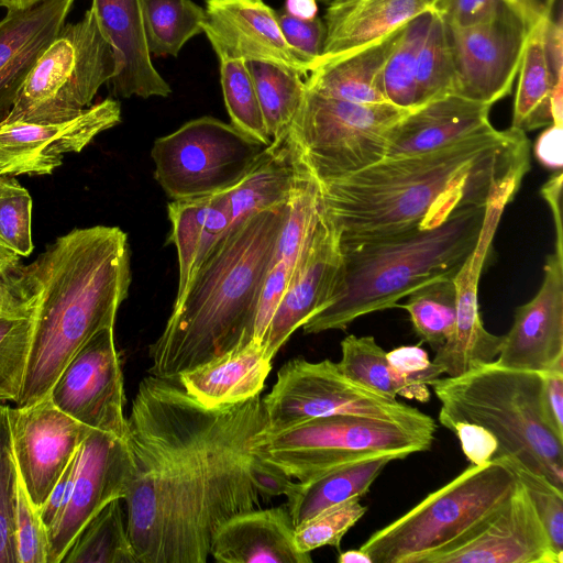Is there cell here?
<instances>
[{
  "mask_svg": "<svg viewBox=\"0 0 563 563\" xmlns=\"http://www.w3.org/2000/svg\"><path fill=\"white\" fill-rule=\"evenodd\" d=\"M266 433L260 394L206 408L176 382L141 380L126 418L134 475L123 499L139 563H205L221 525L261 508L253 467Z\"/></svg>",
  "mask_w": 563,
  "mask_h": 563,
  "instance_id": "1",
  "label": "cell"
},
{
  "mask_svg": "<svg viewBox=\"0 0 563 563\" xmlns=\"http://www.w3.org/2000/svg\"><path fill=\"white\" fill-rule=\"evenodd\" d=\"M529 167L526 132L510 126L314 180L324 216L345 245L435 225L462 207L517 194Z\"/></svg>",
  "mask_w": 563,
  "mask_h": 563,
  "instance_id": "2",
  "label": "cell"
},
{
  "mask_svg": "<svg viewBox=\"0 0 563 563\" xmlns=\"http://www.w3.org/2000/svg\"><path fill=\"white\" fill-rule=\"evenodd\" d=\"M23 279L35 306L15 407L46 398L78 350L97 332L114 327L131 284L128 235L118 227L74 229L24 266Z\"/></svg>",
  "mask_w": 563,
  "mask_h": 563,
  "instance_id": "3",
  "label": "cell"
},
{
  "mask_svg": "<svg viewBox=\"0 0 563 563\" xmlns=\"http://www.w3.org/2000/svg\"><path fill=\"white\" fill-rule=\"evenodd\" d=\"M288 209L289 200L258 211L218 242L150 345V375L177 383L183 372L253 340L258 299Z\"/></svg>",
  "mask_w": 563,
  "mask_h": 563,
  "instance_id": "4",
  "label": "cell"
},
{
  "mask_svg": "<svg viewBox=\"0 0 563 563\" xmlns=\"http://www.w3.org/2000/svg\"><path fill=\"white\" fill-rule=\"evenodd\" d=\"M487 206L462 207L435 225L340 244L329 297L302 324L303 332L344 330L362 316L396 307L430 282L454 278L478 242Z\"/></svg>",
  "mask_w": 563,
  "mask_h": 563,
  "instance_id": "5",
  "label": "cell"
},
{
  "mask_svg": "<svg viewBox=\"0 0 563 563\" xmlns=\"http://www.w3.org/2000/svg\"><path fill=\"white\" fill-rule=\"evenodd\" d=\"M430 386L441 402L444 428L459 421L484 427L498 443L493 460L506 456L563 490V439L543 409V373L490 362Z\"/></svg>",
  "mask_w": 563,
  "mask_h": 563,
  "instance_id": "6",
  "label": "cell"
},
{
  "mask_svg": "<svg viewBox=\"0 0 563 563\" xmlns=\"http://www.w3.org/2000/svg\"><path fill=\"white\" fill-rule=\"evenodd\" d=\"M518 478L501 460L471 464L360 547L373 563H429L462 542L509 499Z\"/></svg>",
  "mask_w": 563,
  "mask_h": 563,
  "instance_id": "7",
  "label": "cell"
},
{
  "mask_svg": "<svg viewBox=\"0 0 563 563\" xmlns=\"http://www.w3.org/2000/svg\"><path fill=\"white\" fill-rule=\"evenodd\" d=\"M120 70L119 56L90 7L64 24L26 78L5 122L68 121L91 106Z\"/></svg>",
  "mask_w": 563,
  "mask_h": 563,
  "instance_id": "8",
  "label": "cell"
},
{
  "mask_svg": "<svg viewBox=\"0 0 563 563\" xmlns=\"http://www.w3.org/2000/svg\"><path fill=\"white\" fill-rule=\"evenodd\" d=\"M410 111L391 103L345 101L306 88L287 139L317 181L336 179L382 161L388 131Z\"/></svg>",
  "mask_w": 563,
  "mask_h": 563,
  "instance_id": "9",
  "label": "cell"
},
{
  "mask_svg": "<svg viewBox=\"0 0 563 563\" xmlns=\"http://www.w3.org/2000/svg\"><path fill=\"white\" fill-rule=\"evenodd\" d=\"M433 439L388 421L335 415L266 433L257 454L287 476L305 483L376 455L396 454L406 459L429 450Z\"/></svg>",
  "mask_w": 563,
  "mask_h": 563,
  "instance_id": "10",
  "label": "cell"
},
{
  "mask_svg": "<svg viewBox=\"0 0 563 563\" xmlns=\"http://www.w3.org/2000/svg\"><path fill=\"white\" fill-rule=\"evenodd\" d=\"M263 399L267 433L311 419L335 415L358 416L401 426L434 438V420L418 408L386 398L350 380L330 360L295 357L285 363Z\"/></svg>",
  "mask_w": 563,
  "mask_h": 563,
  "instance_id": "11",
  "label": "cell"
},
{
  "mask_svg": "<svg viewBox=\"0 0 563 563\" xmlns=\"http://www.w3.org/2000/svg\"><path fill=\"white\" fill-rule=\"evenodd\" d=\"M266 145L213 117L190 120L154 141V176L170 200L195 199L234 187Z\"/></svg>",
  "mask_w": 563,
  "mask_h": 563,
  "instance_id": "12",
  "label": "cell"
},
{
  "mask_svg": "<svg viewBox=\"0 0 563 563\" xmlns=\"http://www.w3.org/2000/svg\"><path fill=\"white\" fill-rule=\"evenodd\" d=\"M52 402L92 430L125 438L124 387L113 328L90 338L53 384Z\"/></svg>",
  "mask_w": 563,
  "mask_h": 563,
  "instance_id": "13",
  "label": "cell"
},
{
  "mask_svg": "<svg viewBox=\"0 0 563 563\" xmlns=\"http://www.w3.org/2000/svg\"><path fill=\"white\" fill-rule=\"evenodd\" d=\"M448 29L455 67L454 95L488 106L507 97L530 32L522 21L506 8L487 22Z\"/></svg>",
  "mask_w": 563,
  "mask_h": 563,
  "instance_id": "14",
  "label": "cell"
},
{
  "mask_svg": "<svg viewBox=\"0 0 563 563\" xmlns=\"http://www.w3.org/2000/svg\"><path fill=\"white\" fill-rule=\"evenodd\" d=\"M133 475L126 439L91 430L76 454L68 504L48 530L47 563H59L79 530L107 504L124 499Z\"/></svg>",
  "mask_w": 563,
  "mask_h": 563,
  "instance_id": "15",
  "label": "cell"
},
{
  "mask_svg": "<svg viewBox=\"0 0 563 563\" xmlns=\"http://www.w3.org/2000/svg\"><path fill=\"white\" fill-rule=\"evenodd\" d=\"M8 419L19 476L40 511L92 429L58 409L48 396L25 407L8 406Z\"/></svg>",
  "mask_w": 563,
  "mask_h": 563,
  "instance_id": "16",
  "label": "cell"
},
{
  "mask_svg": "<svg viewBox=\"0 0 563 563\" xmlns=\"http://www.w3.org/2000/svg\"><path fill=\"white\" fill-rule=\"evenodd\" d=\"M121 121L120 103L107 98L76 118L52 123L0 121V175H49L67 153L81 152Z\"/></svg>",
  "mask_w": 563,
  "mask_h": 563,
  "instance_id": "17",
  "label": "cell"
},
{
  "mask_svg": "<svg viewBox=\"0 0 563 563\" xmlns=\"http://www.w3.org/2000/svg\"><path fill=\"white\" fill-rule=\"evenodd\" d=\"M429 563H563L518 479L509 499L462 542Z\"/></svg>",
  "mask_w": 563,
  "mask_h": 563,
  "instance_id": "18",
  "label": "cell"
},
{
  "mask_svg": "<svg viewBox=\"0 0 563 563\" xmlns=\"http://www.w3.org/2000/svg\"><path fill=\"white\" fill-rule=\"evenodd\" d=\"M515 196L508 192L488 203L478 242L453 278L456 288L455 327L433 358L449 376H457L479 364L494 362L499 354L504 335L488 332L482 322L478 283L501 214Z\"/></svg>",
  "mask_w": 563,
  "mask_h": 563,
  "instance_id": "19",
  "label": "cell"
},
{
  "mask_svg": "<svg viewBox=\"0 0 563 563\" xmlns=\"http://www.w3.org/2000/svg\"><path fill=\"white\" fill-rule=\"evenodd\" d=\"M534 297L519 306L504 334L497 365L545 373L563 365V244L548 255Z\"/></svg>",
  "mask_w": 563,
  "mask_h": 563,
  "instance_id": "20",
  "label": "cell"
},
{
  "mask_svg": "<svg viewBox=\"0 0 563 563\" xmlns=\"http://www.w3.org/2000/svg\"><path fill=\"white\" fill-rule=\"evenodd\" d=\"M203 33L218 58L261 62L307 75L309 65L284 38L263 0H206Z\"/></svg>",
  "mask_w": 563,
  "mask_h": 563,
  "instance_id": "21",
  "label": "cell"
},
{
  "mask_svg": "<svg viewBox=\"0 0 563 563\" xmlns=\"http://www.w3.org/2000/svg\"><path fill=\"white\" fill-rule=\"evenodd\" d=\"M340 262L339 239L322 209L311 243L292 274L263 338L262 344L269 357L273 358L289 336L324 306Z\"/></svg>",
  "mask_w": 563,
  "mask_h": 563,
  "instance_id": "22",
  "label": "cell"
},
{
  "mask_svg": "<svg viewBox=\"0 0 563 563\" xmlns=\"http://www.w3.org/2000/svg\"><path fill=\"white\" fill-rule=\"evenodd\" d=\"M428 12H433L430 0H331L322 19L323 48L312 70L380 42Z\"/></svg>",
  "mask_w": 563,
  "mask_h": 563,
  "instance_id": "23",
  "label": "cell"
},
{
  "mask_svg": "<svg viewBox=\"0 0 563 563\" xmlns=\"http://www.w3.org/2000/svg\"><path fill=\"white\" fill-rule=\"evenodd\" d=\"M74 0L9 9L0 20V121L10 113L38 58L54 41Z\"/></svg>",
  "mask_w": 563,
  "mask_h": 563,
  "instance_id": "24",
  "label": "cell"
},
{
  "mask_svg": "<svg viewBox=\"0 0 563 563\" xmlns=\"http://www.w3.org/2000/svg\"><path fill=\"white\" fill-rule=\"evenodd\" d=\"M490 108L457 95L429 101L390 128L384 158L437 151L489 131Z\"/></svg>",
  "mask_w": 563,
  "mask_h": 563,
  "instance_id": "25",
  "label": "cell"
},
{
  "mask_svg": "<svg viewBox=\"0 0 563 563\" xmlns=\"http://www.w3.org/2000/svg\"><path fill=\"white\" fill-rule=\"evenodd\" d=\"M91 8L120 59V70L110 81L112 95L168 97L170 86L156 70L147 47L143 0H92Z\"/></svg>",
  "mask_w": 563,
  "mask_h": 563,
  "instance_id": "26",
  "label": "cell"
},
{
  "mask_svg": "<svg viewBox=\"0 0 563 563\" xmlns=\"http://www.w3.org/2000/svg\"><path fill=\"white\" fill-rule=\"evenodd\" d=\"M295 526L286 504L256 508L227 520L214 533L210 556L222 563H311L295 544Z\"/></svg>",
  "mask_w": 563,
  "mask_h": 563,
  "instance_id": "27",
  "label": "cell"
},
{
  "mask_svg": "<svg viewBox=\"0 0 563 563\" xmlns=\"http://www.w3.org/2000/svg\"><path fill=\"white\" fill-rule=\"evenodd\" d=\"M272 360L262 343L251 341L183 372L177 383L206 408L230 406L262 391Z\"/></svg>",
  "mask_w": 563,
  "mask_h": 563,
  "instance_id": "28",
  "label": "cell"
},
{
  "mask_svg": "<svg viewBox=\"0 0 563 563\" xmlns=\"http://www.w3.org/2000/svg\"><path fill=\"white\" fill-rule=\"evenodd\" d=\"M169 240L178 258L176 298L186 290L205 258L231 229L233 220L228 191L212 196L172 200L167 205Z\"/></svg>",
  "mask_w": 563,
  "mask_h": 563,
  "instance_id": "29",
  "label": "cell"
},
{
  "mask_svg": "<svg viewBox=\"0 0 563 563\" xmlns=\"http://www.w3.org/2000/svg\"><path fill=\"white\" fill-rule=\"evenodd\" d=\"M551 13L530 30L518 70L511 126L523 132L550 125L553 100L563 97V74L555 71L549 51Z\"/></svg>",
  "mask_w": 563,
  "mask_h": 563,
  "instance_id": "30",
  "label": "cell"
},
{
  "mask_svg": "<svg viewBox=\"0 0 563 563\" xmlns=\"http://www.w3.org/2000/svg\"><path fill=\"white\" fill-rule=\"evenodd\" d=\"M401 29L353 55L309 73L306 88L325 97L356 103H389L383 70Z\"/></svg>",
  "mask_w": 563,
  "mask_h": 563,
  "instance_id": "31",
  "label": "cell"
},
{
  "mask_svg": "<svg viewBox=\"0 0 563 563\" xmlns=\"http://www.w3.org/2000/svg\"><path fill=\"white\" fill-rule=\"evenodd\" d=\"M396 454H382L336 467L311 481L297 482L286 506L295 528L324 509L366 495Z\"/></svg>",
  "mask_w": 563,
  "mask_h": 563,
  "instance_id": "32",
  "label": "cell"
},
{
  "mask_svg": "<svg viewBox=\"0 0 563 563\" xmlns=\"http://www.w3.org/2000/svg\"><path fill=\"white\" fill-rule=\"evenodd\" d=\"M297 177L295 158L287 137L266 147L251 169L228 190L233 223L286 203Z\"/></svg>",
  "mask_w": 563,
  "mask_h": 563,
  "instance_id": "33",
  "label": "cell"
},
{
  "mask_svg": "<svg viewBox=\"0 0 563 563\" xmlns=\"http://www.w3.org/2000/svg\"><path fill=\"white\" fill-rule=\"evenodd\" d=\"M121 500L110 501L87 521L59 563H139Z\"/></svg>",
  "mask_w": 563,
  "mask_h": 563,
  "instance_id": "34",
  "label": "cell"
},
{
  "mask_svg": "<svg viewBox=\"0 0 563 563\" xmlns=\"http://www.w3.org/2000/svg\"><path fill=\"white\" fill-rule=\"evenodd\" d=\"M247 65L272 144L283 142L305 95L303 75L267 63Z\"/></svg>",
  "mask_w": 563,
  "mask_h": 563,
  "instance_id": "35",
  "label": "cell"
},
{
  "mask_svg": "<svg viewBox=\"0 0 563 563\" xmlns=\"http://www.w3.org/2000/svg\"><path fill=\"white\" fill-rule=\"evenodd\" d=\"M143 8L151 55L176 57L190 38L203 33L206 10L192 0H143Z\"/></svg>",
  "mask_w": 563,
  "mask_h": 563,
  "instance_id": "36",
  "label": "cell"
},
{
  "mask_svg": "<svg viewBox=\"0 0 563 563\" xmlns=\"http://www.w3.org/2000/svg\"><path fill=\"white\" fill-rule=\"evenodd\" d=\"M405 305L416 334L433 350L452 335L456 320V288L453 278L430 282L409 294Z\"/></svg>",
  "mask_w": 563,
  "mask_h": 563,
  "instance_id": "37",
  "label": "cell"
},
{
  "mask_svg": "<svg viewBox=\"0 0 563 563\" xmlns=\"http://www.w3.org/2000/svg\"><path fill=\"white\" fill-rule=\"evenodd\" d=\"M455 67L449 29L435 12L421 42L416 71L417 108L435 99L454 95Z\"/></svg>",
  "mask_w": 563,
  "mask_h": 563,
  "instance_id": "38",
  "label": "cell"
},
{
  "mask_svg": "<svg viewBox=\"0 0 563 563\" xmlns=\"http://www.w3.org/2000/svg\"><path fill=\"white\" fill-rule=\"evenodd\" d=\"M431 13L409 21L400 31L383 70V90L389 103L413 110L416 103L417 58Z\"/></svg>",
  "mask_w": 563,
  "mask_h": 563,
  "instance_id": "39",
  "label": "cell"
},
{
  "mask_svg": "<svg viewBox=\"0 0 563 563\" xmlns=\"http://www.w3.org/2000/svg\"><path fill=\"white\" fill-rule=\"evenodd\" d=\"M220 81L231 124L252 139L269 146L262 109L247 62L219 58Z\"/></svg>",
  "mask_w": 563,
  "mask_h": 563,
  "instance_id": "40",
  "label": "cell"
},
{
  "mask_svg": "<svg viewBox=\"0 0 563 563\" xmlns=\"http://www.w3.org/2000/svg\"><path fill=\"white\" fill-rule=\"evenodd\" d=\"M386 353L372 335L350 334L341 341L339 369L353 383L386 398L397 399Z\"/></svg>",
  "mask_w": 563,
  "mask_h": 563,
  "instance_id": "41",
  "label": "cell"
},
{
  "mask_svg": "<svg viewBox=\"0 0 563 563\" xmlns=\"http://www.w3.org/2000/svg\"><path fill=\"white\" fill-rule=\"evenodd\" d=\"M33 311L26 316L0 314V402H15L20 395L31 350Z\"/></svg>",
  "mask_w": 563,
  "mask_h": 563,
  "instance_id": "42",
  "label": "cell"
},
{
  "mask_svg": "<svg viewBox=\"0 0 563 563\" xmlns=\"http://www.w3.org/2000/svg\"><path fill=\"white\" fill-rule=\"evenodd\" d=\"M19 472L8 419V406L0 402V563H18L14 516Z\"/></svg>",
  "mask_w": 563,
  "mask_h": 563,
  "instance_id": "43",
  "label": "cell"
},
{
  "mask_svg": "<svg viewBox=\"0 0 563 563\" xmlns=\"http://www.w3.org/2000/svg\"><path fill=\"white\" fill-rule=\"evenodd\" d=\"M366 511L367 507L361 504V498L322 510L295 528L296 548L306 553L325 545L339 550L345 533Z\"/></svg>",
  "mask_w": 563,
  "mask_h": 563,
  "instance_id": "44",
  "label": "cell"
},
{
  "mask_svg": "<svg viewBox=\"0 0 563 563\" xmlns=\"http://www.w3.org/2000/svg\"><path fill=\"white\" fill-rule=\"evenodd\" d=\"M32 198L14 176L0 175V239L16 254L33 251Z\"/></svg>",
  "mask_w": 563,
  "mask_h": 563,
  "instance_id": "45",
  "label": "cell"
},
{
  "mask_svg": "<svg viewBox=\"0 0 563 563\" xmlns=\"http://www.w3.org/2000/svg\"><path fill=\"white\" fill-rule=\"evenodd\" d=\"M397 396L427 402L430 399L428 386L444 374L441 365L429 360L420 345L398 346L386 353Z\"/></svg>",
  "mask_w": 563,
  "mask_h": 563,
  "instance_id": "46",
  "label": "cell"
},
{
  "mask_svg": "<svg viewBox=\"0 0 563 563\" xmlns=\"http://www.w3.org/2000/svg\"><path fill=\"white\" fill-rule=\"evenodd\" d=\"M496 459L506 463L523 484L552 549L563 556V490L506 456Z\"/></svg>",
  "mask_w": 563,
  "mask_h": 563,
  "instance_id": "47",
  "label": "cell"
},
{
  "mask_svg": "<svg viewBox=\"0 0 563 563\" xmlns=\"http://www.w3.org/2000/svg\"><path fill=\"white\" fill-rule=\"evenodd\" d=\"M18 563H47L48 532L19 476L14 516Z\"/></svg>",
  "mask_w": 563,
  "mask_h": 563,
  "instance_id": "48",
  "label": "cell"
},
{
  "mask_svg": "<svg viewBox=\"0 0 563 563\" xmlns=\"http://www.w3.org/2000/svg\"><path fill=\"white\" fill-rule=\"evenodd\" d=\"M21 256L0 239V314L26 316L35 306L23 279Z\"/></svg>",
  "mask_w": 563,
  "mask_h": 563,
  "instance_id": "49",
  "label": "cell"
},
{
  "mask_svg": "<svg viewBox=\"0 0 563 563\" xmlns=\"http://www.w3.org/2000/svg\"><path fill=\"white\" fill-rule=\"evenodd\" d=\"M277 20L284 38L309 65L311 71L323 48V20L319 16L301 18L289 11L277 13Z\"/></svg>",
  "mask_w": 563,
  "mask_h": 563,
  "instance_id": "50",
  "label": "cell"
},
{
  "mask_svg": "<svg viewBox=\"0 0 563 563\" xmlns=\"http://www.w3.org/2000/svg\"><path fill=\"white\" fill-rule=\"evenodd\" d=\"M433 12L450 27H466L487 22L506 8L501 0H430Z\"/></svg>",
  "mask_w": 563,
  "mask_h": 563,
  "instance_id": "51",
  "label": "cell"
},
{
  "mask_svg": "<svg viewBox=\"0 0 563 563\" xmlns=\"http://www.w3.org/2000/svg\"><path fill=\"white\" fill-rule=\"evenodd\" d=\"M460 440L462 451L471 464L482 465L493 460L498 443L496 438L484 427L459 421L449 428Z\"/></svg>",
  "mask_w": 563,
  "mask_h": 563,
  "instance_id": "52",
  "label": "cell"
},
{
  "mask_svg": "<svg viewBox=\"0 0 563 563\" xmlns=\"http://www.w3.org/2000/svg\"><path fill=\"white\" fill-rule=\"evenodd\" d=\"M542 402L550 426L563 439V365L543 373Z\"/></svg>",
  "mask_w": 563,
  "mask_h": 563,
  "instance_id": "53",
  "label": "cell"
},
{
  "mask_svg": "<svg viewBox=\"0 0 563 563\" xmlns=\"http://www.w3.org/2000/svg\"><path fill=\"white\" fill-rule=\"evenodd\" d=\"M253 479L263 501L279 496L287 497L297 485V481L260 456L253 467Z\"/></svg>",
  "mask_w": 563,
  "mask_h": 563,
  "instance_id": "54",
  "label": "cell"
},
{
  "mask_svg": "<svg viewBox=\"0 0 563 563\" xmlns=\"http://www.w3.org/2000/svg\"><path fill=\"white\" fill-rule=\"evenodd\" d=\"M77 454V453H76ZM76 455L73 457L68 466L65 468L49 495L45 499L44 505L40 509V517L48 530L59 518L68 504L75 476Z\"/></svg>",
  "mask_w": 563,
  "mask_h": 563,
  "instance_id": "55",
  "label": "cell"
},
{
  "mask_svg": "<svg viewBox=\"0 0 563 563\" xmlns=\"http://www.w3.org/2000/svg\"><path fill=\"white\" fill-rule=\"evenodd\" d=\"M536 158L547 168L560 170L563 165V124L551 123L534 144Z\"/></svg>",
  "mask_w": 563,
  "mask_h": 563,
  "instance_id": "56",
  "label": "cell"
},
{
  "mask_svg": "<svg viewBox=\"0 0 563 563\" xmlns=\"http://www.w3.org/2000/svg\"><path fill=\"white\" fill-rule=\"evenodd\" d=\"M530 31L540 20L551 13L539 0H501Z\"/></svg>",
  "mask_w": 563,
  "mask_h": 563,
  "instance_id": "57",
  "label": "cell"
},
{
  "mask_svg": "<svg viewBox=\"0 0 563 563\" xmlns=\"http://www.w3.org/2000/svg\"><path fill=\"white\" fill-rule=\"evenodd\" d=\"M289 12L301 18L317 16L316 0H290Z\"/></svg>",
  "mask_w": 563,
  "mask_h": 563,
  "instance_id": "58",
  "label": "cell"
},
{
  "mask_svg": "<svg viewBox=\"0 0 563 563\" xmlns=\"http://www.w3.org/2000/svg\"><path fill=\"white\" fill-rule=\"evenodd\" d=\"M339 563H373L372 558L361 549L347 550L341 552L338 558Z\"/></svg>",
  "mask_w": 563,
  "mask_h": 563,
  "instance_id": "59",
  "label": "cell"
},
{
  "mask_svg": "<svg viewBox=\"0 0 563 563\" xmlns=\"http://www.w3.org/2000/svg\"><path fill=\"white\" fill-rule=\"evenodd\" d=\"M45 0H0V7L9 9H24Z\"/></svg>",
  "mask_w": 563,
  "mask_h": 563,
  "instance_id": "60",
  "label": "cell"
},
{
  "mask_svg": "<svg viewBox=\"0 0 563 563\" xmlns=\"http://www.w3.org/2000/svg\"><path fill=\"white\" fill-rule=\"evenodd\" d=\"M547 10L551 11L554 8L555 0H539Z\"/></svg>",
  "mask_w": 563,
  "mask_h": 563,
  "instance_id": "61",
  "label": "cell"
},
{
  "mask_svg": "<svg viewBox=\"0 0 563 563\" xmlns=\"http://www.w3.org/2000/svg\"><path fill=\"white\" fill-rule=\"evenodd\" d=\"M316 1H331V0H316Z\"/></svg>",
  "mask_w": 563,
  "mask_h": 563,
  "instance_id": "62",
  "label": "cell"
}]
</instances>
